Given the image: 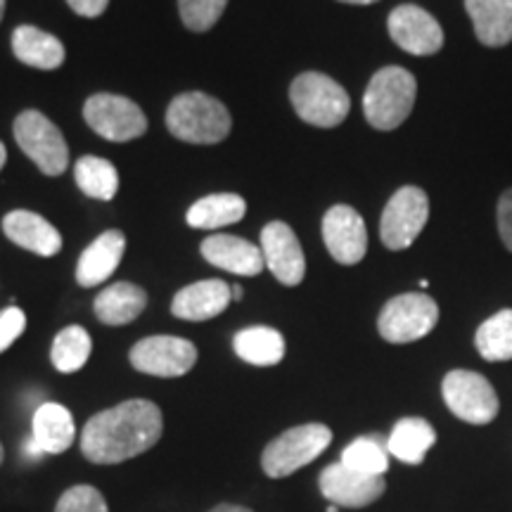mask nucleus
Wrapping results in <instances>:
<instances>
[{"mask_svg": "<svg viewBox=\"0 0 512 512\" xmlns=\"http://www.w3.org/2000/svg\"><path fill=\"white\" fill-rule=\"evenodd\" d=\"M342 465L370 477H384L389 470V451L375 437H361L342 451Z\"/></svg>", "mask_w": 512, "mask_h": 512, "instance_id": "nucleus-30", "label": "nucleus"}, {"mask_svg": "<svg viewBox=\"0 0 512 512\" xmlns=\"http://www.w3.org/2000/svg\"><path fill=\"white\" fill-rule=\"evenodd\" d=\"M441 394L448 411L470 425H489L501 408L491 382L472 370H451L441 382Z\"/></svg>", "mask_w": 512, "mask_h": 512, "instance_id": "nucleus-8", "label": "nucleus"}, {"mask_svg": "<svg viewBox=\"0 0 512 512\" xmlns=\"http://www.w3.org/2000/svg\"><path fill=\"white\" fill-rule=\"evenodd\" d=\"M439 306L422 292H408L389 299L377 318V330L392 344L418 342L437 328Z\"/></svg>", "mask_w": 512, "mask_h": 512, "instance_id": "nucleus-6", "label": "nucleus"}, {"mask_svg": "<svg viewBox=\"0 0 512 512\" xmlns=\"http://www.w3.org/2000/svg\"><path fill=\"white\" fill-rule=\"evenodd\" d=\"M245 211L247 204L240 195H233V192H216V195H207L192 204L185 221H188L190 228L216 230L238 223L242 216H245Z\"/></svg>", "mask_w": 512, "mask_h": 512, "instance_id": "nucleus-25", "label": "nucleus"}, {"mask_svg": "<svg viewBox=\"0 0 512 512\" xmlns=\"http://www.w3.org/2000/svg\"><path fill=\"white\" fill-rule=\"evenodd\" d=\"M3 458H5V451H3V444H0V463H3Z\"/></svg>", "mask_w": 512, "mask_h": 512, "instance_id": "nucleus-42", "label": "nucleus"}, {"mask_svg": "<svg viewBox=\"0 0 512 512\" xmlns=\"http://www.w3.org/2000/svg\"><path fill=\"white\" fill-rule=\"evenodd\" d=\"M126 252V235L121 230H107L81 254L76 266V283L81 287H95L105 283L117 271Z\"/></svg>", "mask_w": 512, "mask_h": 512, "instance_id": "nucleus-19", "label": "nucleus"}, {"mask_svg": "<svg viewBox=\"0 0 512 512\" xmlns=\"http://www.w3.org/2000/svg\"><path fill=\"white\" fill-rule=\"evenodd\" d=\"M55 512H110V508L95 486L79 484L64 491Z\"/></svg>", "mask_w": 512, "mask_h": 512, "instance_id": "nucleus-32", "label": "nucleus"}, {"mask_svg": "<svg viewBox=\"0 0 512 512\" xmlns=\"http://www.w3.org/2000/svg\"><path fill=\"white\" fill-rule=\"evenodd\" d=\"M230 294H233V299H235V302H240V299H242V294H245V290H242L240 285H233V287H230Z\"/></svg>", "mask_w": 512, "mask_h": 512, "instance_id": "nucleus-38", "label": "nucleus"}, {"mask_svg": "<svg viewBox=\"0 0 512 512\" xmlns=\"http://www.w3.org/2000/svg\"><path fill=\"white\" fill-rule=\"evenodd\" d=\"M69 8L81 17H100L107 10L110 0H67Z\"/></svg>", "mask_w": 512, "mask_h": 512, "instance_id": "nucleus-35", "label": "nucleus"}, {"mask_svg": "<svg viewBox=\"0 0 512 512\" xmlns=\"http://www.w3.org/2000/svg\"><path fill=\"white\" fill-rule=\"evenodd\" d=\"M389 36L411 55H434L444 46V31L430 12L418 5H399L389 15Z\"/></svg>", "mask_w": 512, "mask_h": 512, "instance_id": "nucleus-14", "label": "nucleus"}, {"mask_svg": "<svg viewBox=\"0 0 512 512\" xmlns=\"http://www.w3.org/2000/svg\"><path fill=\"white\" fill-rule=\"evenodd\" d=\"M147 306V294L143 287L133 283H114L95 297V316L105 325L133 323Z\"/></svg>", "mask_w": 512, "mask_h": 512, "instance_id": "nucleus-23", "label": "nucleus"}, {"mask_svg": "<svg viewBox=\"0 0 512 512\" xmlns=\"http://www.w3.org/2000/svg\"><path fill=\"white\" fill-rule=\"evenodd\" d=\"M228 0H178L183 24L190 31H209L219 22Z\"/></svg>", "mask_w": 512, "mask_h": 512, "instance_id": "nucleus-31", "label": "nucleus"}, {"mask_svg": "<svg viewBox=\"0 0 512 512\" xmlns=\"http://www.w3.org/2000/svg\"><path fill=\"white\" fill-rule=\"evenodd\" d=\"M418 83L403 67H384L370 79L363 95V112L377 131H394L411 117Z\"/></svg>", "mask_w": 512, "mask_h": 512, "instance_id": "nucleus-3", "label": "nucleus"}, {"mask_svg": "<svg viewBox=\"0 0 512 512\" xmlns=\"http://www.w3.org/2000/svg\"><path fill=\"white\" fill-rule=\"evenodd\" d=\"M323 240L332 259L342 266H354L368 252L366 221L347 204L332 207L323 219Z\"/></svg>", "mask_w": 512, "mask_h": 512, "instance_id": "nucleus-12", "label": "nucleus"}, {"mask_svg": "<svg viewBox=\"0 0 512 512\" xmlns=\"http://www.w3.org/2000/svg\"><path fill=\"white\" fill-rule=\"evenodd\" d=\"M12 50L19 62L43 69V72H53L64 62V46L60 38L48 31L27 27V24L17 27L12 34Z\"/></svg>", "mask_w": 512, "mask_h": 512, "instance_id": "nucleus-22", "label": "nucleus"}, {"mask_svg": "<svg viewBox=\"0 0 512 512\" xmlns=\"http://www.w3.org/2000/svg\"><path fill=\"white\" fill-rule=\"evenodd\" d=\"M233 302L230 285L223 280H202L183 287L171 302V313L181 320H211L221 316Z\"/></svg>", "mask_w": 512, "mask_h": 512, "instance_id": "nucleus-17", "label": "nucleus"}, {"mask_svg": "<svg viewBox=\"0 0 512 512\" xmlns=\"http://www.w3.org/2000/svg\"><path fill=\"white\" fill-rule=\"evenodd\" d=\"M475 347L484 361H512V309L498 311L479 325Z\"/></svg>", "mask_w": 512, "mask_h": 512, "instance_id": "nucleus-28", "label": "nucleus"}, {"mask_svg": "<svg viewBox=\"0 0 512 512\" xmlns=\"http://www.w3.org/2000/svg\"><path fill=\"white\" fill-rule=\"evenodd\" d=\"M3 230L15 245L38 256H55L62 249V235L57 233V228L34 211H10L3 219Z\"/></svg>", "mask_w": 512, "mask_h": 512, "instance_id": "nucleus-18", "label": "nucleus"}, {"mask_svg": "<svg viewBox=\"0 0 512 512\" xmlns=\"http://www.w3.org/2000/svg\"><path fill=\"white\" fill-rule=\"evenodd\" d=\"M339 3H349V5H373L377 0H339Z\"/></svg>", "mask_w": 512, "mask_h": 512, "instance_id": "nucleus-39", "label": "nucleus"}, {"mask_svg": "<svg viewBox=\"0 0 512 512\" xmlns=\"http://www.w3.org/2000/svg\"><path fill=\"white\" fill-rule=\"evenodd\" d=\"M24 456L31 460H38L43 456V451L34 444V439H27V444H24Z\"/></svg>", "mask_w": 512, "mask_h": 512, "instance_id": "nucleus-36", "label": "nucleus"}, {"mask_svg": "<svg viewBox=\"0 0 512 512\" xmlns=\"http://www.w3.org/2000/svg\"><path fill=\"white\" fill-rule=\"evenodd\" d=\"M74 178L81 192H86L93 200L110 202L119 190V171L102 157H81L74 166Z\"/></svg>", "mask_w": 512, "mask_h": 512, "instance_id": "nucleus-27", "label": "nucleus"}, {"mask_svg": "<svg viewBox=\"0 0 512 512\" xmlns=\"http://www.w3.org/2000/svg\"><path fill=\"white\" fill-rule=\"evenodd\" d=\"M328 512H337V505H330V508H328Z\"/></svg>", "mask_w": 512, "mask_h": 512, "instance_id": "nucleus-43", "label": "nucleus"}, {"mask_svg": "<svg viewBox=\"0 0 512 512\" xmlns=\"http://www.w3.org/2000/svg\"><path fill=\"white\" fill-rule=\"evenodd\" d=\"M437 444V432L422 418H401L387 439V451L406 465H420Z\"/></svg>", "mask_w": 512, "mask_h": 512, "instance_id": "nucleus-24", "label": "nucleus"}, {"mask_svg": "<svg viewBox=\"0 0 512 512\" xmlns=\"http://www.w3.org/2000/svg\"><path fill=\"white\" fill-rule=\"evenodd\" d=\"M318 486L320 494L337 508H366V505H373L377 498H382L384 489H387L384 477L363 475V472L349 470L342 463L325 467L320 472Z\"/></svg>", "mask_w": 512, "mask_h": 512, "instance_id": "nucleus-13", "label": "nucleus"}, {"mask_svg": "<svg viewBox=\"0 0 512 512\" xmlns=\"http://www.w3.org/2000/svg\"><path fill=\"white\" fill-rule=\"evenodd\" d=\"M5 159H8V152H5V145H3V143H0V169H3Z\"/></svg>", "mask_w": 512, "mask_h": 512, "instance_id": "nucleus-40", "label": "nucleus"}, {"mask_svg": "<svg viewBox=\"0 0 512 512\" xmlns=\"http://www.w3.org/2000/svg\"><path fill=\"white\" fill-rule=\"evenodd\" d=\"M233 347L242 361L259 368L278 366L285 358L283 335L278 330L266 328V325H254V328L238 332L233 339Z\"/></svg>", "mask_w": 512, "mask_h": 512, "instance_id": "nucleus-26", "label": "nucleus"}, {"mask_svg": "<svg viewBox=\"0 0 512 512\" xmlns=\"http://www.w3.org/2000/svg\"><path fill=\"white\" fill-rule=\"evenodd\" d=\"M5 15V0H0V19Z\"/></svg>", "mask_w": 512, "mask_h": 512, "instance_id": "nucleus-41", "label": "nucleus"}, {"mask_svg": "<svg viewBox=\"0 0 512 512\" xmlns=\"http://www.w3.org/2000/svg\"><path fill=\"white\" fill-rule=\"evenodd\" d=\"M427 219H430V200H427L425 190L415 188V185L396 190L382 211L380 235L384 247L394 249V252L408 249L427 226Z\"/></svg>", "mask_w": 512, "mask_h": 512, "instance_id": "nucleus-9", "label": "nucleus"}, {"mask_svg": "<svg viewBox=\"0 0 512 512\" xmlns=\"http://www.w3.org/2000/svg\"><path fill=\"white\" fill-rule=\"evenodd\" d=\"M76 427L74 418L60 403H43L34 413V425H31V439L41 448L43 456H60L74 444Z\"/></svg>", "mask_w": 512, "mask_h": 512, "instance_id": "nucleus-20", "label": "nucleus"}, {"mask_svg": "<svg viewBox=\"0 0 512 512\" xmlns=\"http://www.w3.org/2000/svg\"><path fill=\"white\" fill-rule=\"evenodd\" d=\"M332 432L328 425L320 422H309V425L292 427L275 437L271 444L264 448L261 456V467L271 479H283L294 475L309 463H313L325 448L330 446Z\"/></svg>", "mask_w": 512, "mask_h": 512, "instance_id": "nucleus-5", "label": "nucleus"}, {"mask_svg": "<svg viewBox=\"0 0 512 512\" xmlns=\"http://www.w3.org/2000/svg\"><path fill=\"white\" fill-rule=\"evenodd\" d=\"M479 43L503 48L512 41V0H465Z\"/></svg>", "mask_w": 512, "mask_h": 512, "instance_id": "nucleus-21", "label": "nucleus"}, {"mask_svg": "<svg viewBox=\"0 0 512 512\" xmlns=\"http://www.w3.org/2000/svg\"><path fill=\"white\" fill-rule=\"evenodd\" d=\"M164 432L162 411L152 401L131 399L86 422L81 453L95 465H117L150 451Z\"/></svg>", "mask_w": 512, "mask_h": 512, "instance_id": "nucleus-1", "label": "nucleus"}, {"mask_svg": "<svg viewBox=\"0 0 512 512\" xmlns=\"http://www.w3.org/2000/svg\"><path fill=\"white\" fill-rule=\"evenodd\" d=\"M261 252L266 266L287 287L299 285L306 275L304 249L299 245L294 230L283 221H273L261 230Z\"/></svg>", "mask_w": 512, "mask_h": 512, "instance_id": "nucleus-15", "label": "nucleus"}, {"mask_svg": "<svg viewBox=\"0 0 512 512\" xmlns=\"http://www.w3.org/2000/svg\"><path fill=\"white\" fill-rule=\"evenodd\" d=\"M202 256L211 266L235 275H259L266 266L264 252L245 238L235 235H211L202 242Z\"/></svg>", "mask_w": 512, "mask_h": 512, "instance_id": "nucleus-16", "label": "nucleus"}, {"mask_svg": "<svg viewBox=\"0 0 512 512\" xmlns=\"http://www.w3.org/2000/svg\"><path fill=\"white\" fill-rule=\"evenodd\" d=\"M209 512H254V510L245 508V505H230V503H223V505H216V508H214V510H209Z\"/></svg>", "mask_w": 512, "mask_h": 512, "instance_id": "nucleus-37", "label": "nucleus"}, {"mask_svg": "<svg viewBox=\"0 0 512 512\" xmlns=\"http://www.w3.org/2000/svg\"><path fill=\"white\" fill-rule=\"evenodd\" d=\"M166 126L185 143L214 145L228 138L233 121L221 100L192 91L171 100L169 110H166Z\"/></svg>", "mask_w": 512, "mask_h": 512, "instance_id": "nucleus-2", "label": "nucleus"}, {"mask_svg": "<svg viewBox=\"0 0 512 512\" xmlns=\"http://www.w3.org/2000/svg\"><path fill=\"white\" fill-rule=\"evenodd\" d=\"M83 119L100 138L126 143L147 133V119L140 107L124 95L98 93L83 105Z\"/></svg>", "mask_w": 512, "mask_h": 512, "instance_id": "nucleus-10", "label": "nucleus"}, {"mask_svg": "<svg viewBox=\"0 0 512 512\" xmlns=\"http://www.w3.org/2000/svg\"><path fill=\"white\" fill-rule=\"evenodd\" d=\"M498 233L503 245L512 252V188L505 190L498 200Z\"/></svg>", "mask_w": 512, "mask_h": 512, "instance_id": "nucleus-34", "label": "nucleus"}, {"mask_svg": "<svg viewBox=\"0 0 512 512\" xmlns=\"http://www.w3.org/2000/svg\"><path fill=\"white\" fill-rule=\"evenodd\" d=\"M15 138L22 152L46 176H60L69 166V147L62 131L46 114L27 110L15 119Z\"/></svg>", "mask_w": 512, "mask_h": 512, "instance_id": "nucleus-7", "label": "nucleus"}, {"mask_svg": "<svg viewBox=\"0 0 512 512\" xmlns=\"http://www.w3.org/2000/svg\"><path fill=\"white\" fill-rule=\"evenodd\" d=\"M197 363V347L183 337L157 335L140 339L131 349V366L155 377H181Z\"/></svg>", "mask_w": 512, "mask_h": 512, "instance_id": "nucleus-11", "label": "nucleus"}, {"mask_svg": "<svg viewBox=\"0 0 512 512\" xmlns=\"http://www.w3.org/2000/svg\"><path fill=\"white\" fill-rule=\"evenodd\" d=\"M24 328H27V316H24L22 309L10 306V309L0 313V354L17 342Z\"/></svg>", "mask_w": 512, "mask_h": 512, "instance_id": "nucleus-33", "label": "nucleus"}, {"mask_svg": "<svg viewBox=\"0 0 512 512\" xmlns=\"http://www.w3.org/2000/svg\"><path fill=\"white\" fill-rule=\"evenodd\" d=\"M93 351L91 335L81 328V325H69L64 328L60 335L55 337L53 351H50V358H53V366L60 370V373H76L88 363Z\"/></svg>", "mask_w": 512, "mask_h": 512, "instance_id": "nucleus-29", "label": "nucleus"}, {"mask_svg": "<svg viewBox=\"0 0 512 512\" xmlns=\"http://www.w3.org/2000/svg\"><path fill=\"white\" fill-rule=\"evenodd\" d=\"M290 100L294 112L306 124L318 128H335L349 117L351 100L347 91L335 79L320 74L306 72L292 81Z\"/></svg>", "mask_w": 512, "mask_h": 512, "instance_id": "nucleus-4", "label": "nucleus"}]
</instances>
